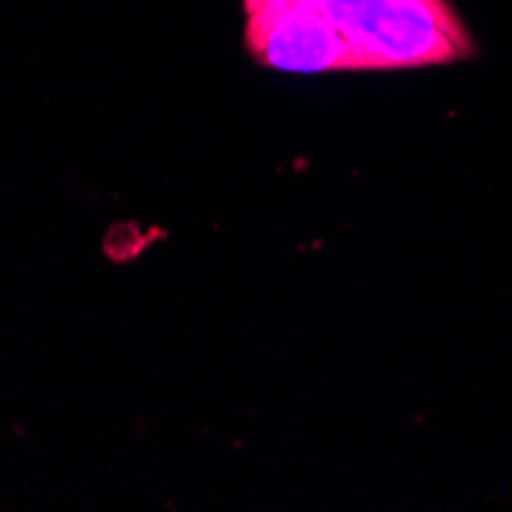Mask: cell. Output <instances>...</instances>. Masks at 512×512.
<instances>
[{
  "instance_id": "1",
  "label": "cell",
  "mask_w": 512,
  "mask_h": 512,
  "mask_svg": "<svg viewBox=\"0 0 512 512\" xmlns=\"http://www.w3.org/2000/svg\"><path fill=\"white\" fill-rule=\"evenodd\" d=\"M347 40L356 71L454 65L476 56V37L451 0H310Z\"/></svg>"
},
{
  "instance_id": "2",
  "label": "cell",
  "mask_w": 512,
  "mask_h": 512,
  "mask_svg": "<svg viewBox=\"0 0 512 512\" xmlns=\"http://www.w3.org/2000/svg\"><path fill=\"white\" fill-rule=\"evenodd\" d=\"M246 46L264 68L276 71H356L347 40L310 0L246 13Z\"/></svg>"
},
{
  "instance_id": "3",
  "label": "cell",
  "mask_w": 512,
  "mask_h": 512,
  "mask_svg": "<svg viewBox=\"0 0 512 512\" xmlns=\"http://www.w3.org/2000/svg\"><path fill=\"white\" fill-rule=\"evenodd\" d=\"M283 4H295V0H243V10L246 13H258V10L283 7Z\"/></svg>"
}]
</instances>
